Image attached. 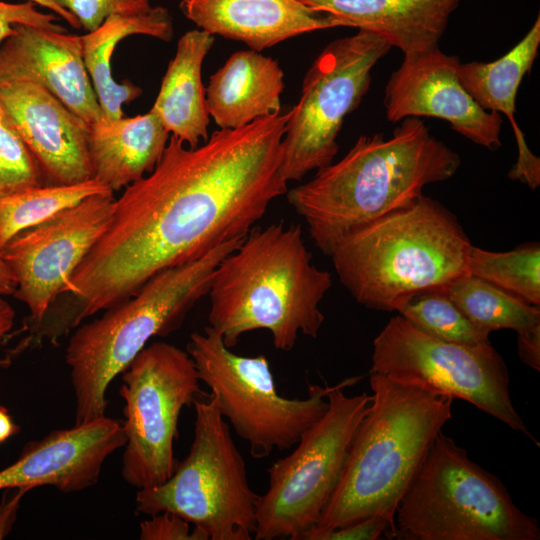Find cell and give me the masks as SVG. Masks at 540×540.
Segmentation results:
<instances>
[{"mask_svg": "<svg viewBox=\"0 0 540 540\" xmlns=\"http://www.w3.org/2000/svg\"><path fill=\"white\" fill-rule=\"evenodd\" d=\"M288 118L220 128L195 148L171 136L154 170L115 199L106 231L36 322L40 338L58 344L158 273L243 239L288 191L281 173Z\"/></svg>", "mask_w": 540, "mask_h": 540, "instance_id": "cell-1", "label": "cell"}, {"mask_svg": "<svg viewBox=\"0 0 540 540\" xmlns=\"http://www.w3.org/2000/svg\"><path fill=\"white\" fill-rule=\"evenodd\" d=\"M400 122L389 138L382 133L360 136L342 159L286 192L324 255L330 256L349 234L408 206L423 195L426 185L445 181L459 169V155L420 118Z\"/></svg>", "mask_w": 540, "mask_h": 540, "instance_id": "cell-2", "label": "cell"}, {"mask_svg": "<svg viewBox=\"0 0 540 540\" xmlns=\"http://www.w3.org/2000/svg\"><path fill=\"white\" fill-rule=\"evenodd\" d=\"M331 285V274L313 264L300 225L254 226L214 269L209 326L230 349L243 334L264 329L276 349L290 351L299 334L317 338Z\"/></svg>", "mask_w": 540, "mask_h": 540, "instance_id": "cell-3", "label": "cell"}, {"mask_svg": "<svg viewBox=\"0 0 540 540\" xmlns=\"http://www.w3.org/2000/svg\"><path fill=\"white\" fill-rule=\"evenodd\" d=\"M370 387L372 401L338 486L318 524L309 530H333L379 516L395 531L399 502L452 417L450 397L377 373H370Z\"/></svg>", "mask_w": 540, "mask_h": 540, "instance_id": "cell-4", "label": "cell"}, {"mask_svg": "<svg viewBox=\"0 0 540 540\" xmlns=\"http://www.w3.org/2000/svg\"><path fill=\"white\" fill-rule=\"evenodd\" d=\"M471 247L457 217L423 194L343 238L329 257L357 303L398 311L467 274Z\"/></svg>", "mask_w": 540, "mask_h": 540, "instance_id": "cell-5", "label": "cell"}, {"mask_svg": "<svg viewBox=\"0 0 540 540\" xmlns=\"http://www.w3.org/2000/svg\"><path fill=\"white\" fill-rule=\"evenodd\" d=\"M242 241L222 243L202 257L164 270L126 301L72 332L65 362L75 396V425L105 416L106 392L156 336H168L207 295L214 269Z\"/></svg>", "mask_w": 540, "mask_h": 540, "instance_id": "cell-6", "label": "cell"}, {"mask_svg": "<svg viewBox=\"0 0 540 540\" xmlns=\"http://www.w3.org/2000/svg\"><path fill=\"white\" fill-rule=\"evenodd\" d=\"M391 539L539 540L537 520L520 510L498 477L442 432L402 497Z\"/></svg>", "mask_w": 540, "mask_h": 540, "instance_id": "cell-7", "label": "cell"}, {"mask_svg": "<svg viewBox=\"0 0 540 540\" xmlns=\"http://www.w3.org/2000/svg\"><path fill=\"white\" fill-rule=\"evenodd\" d=\"M194 438L187 457L163 484L137 490L136 510L175 513L211 540H250L259 495L215 398H196Z\"/></svg>", "mask_w": 540, "mask_h": 540, "instance_id": "cell-8", "label": "cell"}, {"mask_svg": "<svg viewBox=\"0 0 540 540\" xmlns=\"http://www.w3.org/2000/svg\"><path fill=\"white\" fill-rule=\"evenodd\" d=\"M360 380L330 386L328 409L301 436L296 448L267 469L268 488L256 507L255 540H300L315 527L331 500L356 430L372 396H348L343 389Z\"/></svg>", "mask_w": 540, "mask_h": 540, "instance_id": "cell-9", "label": "cell"}, {"mask_svg": "<svg viewBox=\"0 0 540 540\" xmlns=\"http://www.w3.org/2000/svg\"><path fill=\"white\" fill-rule=\"evenodd\" d=\"M198 377L215 398L221 415L261 459L289 449L328 409L329 385L308 386L304 399L281 396L265 355L231 351L211 326L193 333L186 345Z\"/></svg>", "mask_w": 540, "mask_h": 540, "instance_id": "cell-10", "label": "cell"}, {"mask_svg": "<svg viewBox=\"0 0 540 540\" xmlns=\"http://www.w3.org/2000/svg\"><path fill=\"white\" fill-rule=\"evenodd\" d=\"M371 362L370 373L467 401L540 446L512 403L507 366L490 341H444L397 315L375 337Z\"/></svg>", "mask_w": 540, "mask_h": 540, "instance_id": "cell-11", "label": "cell"}, {"mask_svg": "<svg viewBox=\"0 0 540 540\" xmlns=\"http://www.w3.org/2000/svg\"><path fill=\"white\" fill-rule=\"evenodd\" d=\"M121 375L126 433L121 474L137 490L156 487L178 466V420L201 395V381L187 351L163 341L145 346Z\"/></svg>", "mask_w": 540, "mask_h": 540, "instance_id": "cell-12", "label": "cell"}, {"mask_svg": "<svg viewBox=\"0 0 540 540\" xmlns=\"http://www.w3.org/2000/svg\"><path fill=\"white\" fill-rule=\"evenodd\" d=\"M391 48L378 35L358 30L329 43L313 61L282 140L281 173L287 182L333 162L345 117L358 107L373 67Z\"/></svg>", "mask_w": 540, "mask_h": 540, "instance_id": "cell-13", "label": "cell"}, {"mask_svg": "<svg viewBox=\"0 0 540 540\" xmlns=\"http://www.w3.org/2000/svg\"><path fill=\"white\" fill-rule=\"evenodd\" d=\"M114 192L91 195L44 222L21 231L0 252L16 281L13 296L41 319L76 268L106 231Z\"/></svg>", "mask_w": 540, "mask_h": 540, "instance_id": "cell-14", "label": "cell"}, {"mask_svg": "<svg viewBox=\"0 0 540 540\" xmlns=\"http://www.w3.org/2000/svg\"><path fill=\"white\" fill-rule=\"evenodd\" d=\"M459 58L439 46L404 54L384 90L387 119L435 117L455 132L489 150L501 146V114L482 109L461 84Z\"/></svg>", "mask_w": 540, "mask_h": 540, "instance_id": "cell-15", "label": "cell"}, {"mask_svg": "<svg viewBox=\"0 0 540 540\" xmlns=\"http://www.w3.org/2000/svg\"><path fill=\"white\" fill-rule=\"evenodd\" d=\"M0 108L39 170L42 185H69L93 178L89 125L40 84H0Z\"/></svg>", "mask_w": 540, "mask_h": 540, "instance_id": "cell-16", "label": "cell"}, {"mask_svg": "<svg viewBox=\"0 0 540 540\" xmlns=\"http://www.w3.org/2000/svg\"><path fill=\"white\" fill-rule=\"evenodd\" d=\"M123 422L106 415L50 432L29 442L13 464L0 471V490L50 485L64 493L94 486L106 459L124 447Z\"/></svg>", "mask_w": 540, "mask_h": 540, "instance_id": "cell-17", "label": "cell"}, {"mask_svg": "<svg viewBox=\"0 0 540 540\" xmlns=\"http://www.w3.org/2000/svg\"><path fill=\"white\" fill-rule=\"evenodd\" d=\"M34 81L89 126L104 117L83 59L82 37L15 25L0 45V84Z\"/></svg>", "mask_w": 540, "mask_h": 540, "instance_id": "cell-18", "label": "cell"}, {"mask_svg": "<svg viewBox=\"0 0 540 540\" xmlns=\"http://www.w3.org/2000/svg\"><path fill=\"white\" fill-rule=\"evenodd\" d=\"M179 8L198 29L258 52L307 32L345 27L299 0H182Z\"/></svg>", "mask_w": 540, "mask_h": 540, "instance_id": "cell-19", "label": "cell"}, {"mask_svg": "<svg viewBox=\"0 0 540 540\" xmlns=\"http://www.w3.org/2000/svg\"><path fill=\"white\" fill-rule=\"evenodd\" d=\"M345 27L378 35L403 54L437 47L461 0H299Z\"/></svg>", "mask_w": 540, "mask_h": 540, "instance_id": "cell-20", "label": "cell"}, {"mask_svg": "<svg viewBox=\"0 0 540 540\" xmlns=\"http://www.w3.org/2000/svg\"><path fill=\"white\" fill-rule=\"evenodd\" d=\"M540 46V17L525 36L505 55L492 62L461 63L458 75L461 84L484 110L504 114L513 129L518 157L508 173L531 189L540 185V159L526 144L524 134L515 119L516 95L524 76L530 72Z\"/></svg>", "mask_w": 540, "mask_h": 540, "instance_id": "cell-21", "label": "cell"}, {"mask_svg": "<svg viewBox=\"0 0 540 540\" xmlns=\"http://www.w3.org/2000/svg\"><path fill=\"white\" fill-rule=\"evenodd\" d=\"M283 78L275 59L252 49L237 51L210 77L208 114L221 129H236L280 113Z\"/></svg>", "mask_w": 540, "mask_h": 540, "instance_id": "cell-22", "label": "cell"}, {"mask_svg": "<svg viewBox=\"0 0 540 540\" xmlns=\"http://www.w3.org/2000/svg\"><path fill=\"white\" fill-rule=\"evenodd\" d=\"M169 132L151 110L134 117H102L89 126L93 178L118 191L154 170Z\"/></svg>", "mask_w": 540, "mask_h": 540, "instance_id": "cell-23", "label": "cell"}, {"mask_svg": "<svg viewBox=\"0 0 540 540\" xmlns=\"http://www.w3.org/2000/svg\"><path fill=\"white\" fill-rule=\"evenodd\" d=\"M213 43L214 36L198 28L179 38L151 108L165 129L190 148L208 138L210 116L201 71Z\"/></svg>", "mask_w": 540, "mask_h": 540, "instance_id": "cell-24", "label": "cell"}, {"mask_svg": "<svg viewBox=\"0 0 540 540\" xmlns=\"http://www.w3.org/2000/svg\"><path fill=\"white\" fill-rule=\"evenodd\" d=\"M132 35H146L170 41L173 20L162 6L136 15H111L98 28L82 35L83 59L104 117L124 116L122 106L137 99L142 89L130 81L118 83L111 72L113 51L120 41Z\"/></svg>", "mask_w": 540, "mask_h": 540, "instance_id": "cell-25", "label": "cell"}, {"mask_svg": "<svg viewBox=\"0 0 540 540\" xmlns=\"http://www.w3.org/2000/svg\"><path fill=\"white\" fill-rule=\"evenodd\" d=\"M444 292L472 322L490 332L511 329L518 333L540 324L539 306L468 273Z\"/></svg>", "mask_w": 540, "mask_h": 540, "instance_id": "cell-26", "label": "cell"}, {"mask_svg": "<svg viewBox=\"0 0 540 540\" xmlns=\"http://www.w3.org/2000/svg\"><path fill=\"white\" fill-rule=\"evenodd\" d=\"M106 191L111 190L91 178L69 185L34 186L0 196V252L21 231L91 195Z\"/></svg>", "mask_w": 540, "mask_h": 540, "instance_id": "cell-27", "label": "cell"}, {"mask_svg": "<svg viewBox=\"0 0 540 540\" xmlns=\"http://www.w3.org/2000/svg\"><path fill=\"white\" fill-rule=\"evenodd\" d=\"M467 272L531 305H540L538 242L525 243L506 252H493L472 245Z\"/></svg>", "mask_w": 540, "mask_h": 540, "instance_id": "cell-28", "label": "cell"}, {"mask_svg": "<svg viewBox=\"0 0 540 540\" xmlns=\"http://www.w3.org/2000/svg\"><path fill=\"white\" fill-rule=\"evenodd\" d=\"M397 312L415 328L437 339L464 345L489 342L491 332L472 322L444 291L420 294Z\"/></svg>", "mask_w": 540, "mask_h": 540, "instance_id": "cell-29", "label": "cell"}, {"mask_svg": "<svg viewBox=\"0 0 540 540\" xmlns=\"http://www.w3.org/2000/svg\"><path fill=\"white\" fill-rule=\"evenodd\" d=\"M40 185L33 157L0 108V196Z\"/></svg>", "mask_w": 540, "mask_h": 540, "instance_id": "cell-30", "label": "cell"}, {"mask_svg": "<svg viewBox=\"0 0 540 540\" xmlns=\"http://www.w3.org/2000/svg\"><path fill=\"white\" fill-rule=\"evenodd\" d=\"M70 12L87 32L98 28L111 15H136L150 11L149 0H54Z\"/></svg>", "mask_w": 540, "mask_h": 540, "instance_id": "cell-31", "label": "cell"}, {"mask_svg": "<svg viewBox=\"0 0 540 540\" xmlns=\"http://www.w3.org/2000/svg\"><path fill=\"white\" fill-rule=\"evenodd\" d=\"M31 1L8 3L0 0V45L14 33L15 25H30L39 28L67 31L55 21L51 13H42Z\"/></svg>", "mask_w": 540, "mask_h": 540, "instance_id": "cell-32", "label": "cell"}, {"mask_svg": "<svg viewBox=\"0 0 540 540\" xmlns=\"http://www.w3.org/2000/svg\"><path fill=\"white\" fill-rule=\"evenodd\" d=\"M140 523L141 540H208L197 528L190 527L187 520L172 512L150 515Z\"/></svg>", "mask_w": 540, "mask_h": 540, "instance_id": "cell-33", "label": "cell"}, {"mask_svg": "<svg viewBox=\"0 0 540 540\" xmlns=\"http://www.w3.org/2000/svg\"><path fill=\"white\" fill-rule=\"evenodd\" d=\"M394 532L391 523L379 516L368 517L340 528L325 531L308 530L300 540H375Z\"/></svg>", "mask_w": 540, "mask_h": 540, "instance_id": "cell-34", "label": "cell"}, {"mask_svg": "<svg viewBox=\"0 0 540 540\" xmlns=\"http://www.w3.org/2000/svg\"><path fill=\"white\" fill-rule=\"evenodd\" d=\"M32 489L27 486L5 489L0 503V539L5 538L12 530L20 502L23 496Z\"/></svg>", "mask_w": 540, "mask_h": 540, "instance_id": "cell-35", "label": "cell"}, {"mask_svg": "<svg viewBox=\"0 0 540 540\" xmlns=\"http://www.w3.org/2000/svg\"><path fill=\"white\" fill-rule=\"evenodd\" d=\"M520 360L527 366L540 370V324L517 333Z\"/></svg>", "mask_w": 540, "mask_h": 540, "instance_id": "cell-36", "label": "cell"}, {"mask_svg": "<svg viewBox=\"0 0 540 540\" xmlns=\"http://www.w3.org/2000/svg\"><path fill=\"white\" fill-rule=\"evenodd\" d=\"M15 311L0 295V346L14 326Z\"/></svg>", "mask_w": 540, "mask_h": 540, "instance_id": "cell-37", "label": "cell"}, {"mask_svg": "<svg viewBox=\"0 0 540 540\" xmlns=\"http://www.w3.org/2000/svg\"><path fill=\"white\" fill-rule=\"evenodd\" d=\"M16 281L10 268L0 255V295H13Z\"/></svg>", "mask_w": 540, "mask_h": 540, "instance_id": "cell-38", "label": "cell"}, {"mask_svg": "<svg viewBox=\"0 0 540 540\" xmlns=\"http://www.w3.org/2000/svg\"><path fill=\"white\" fill-rule=\"evenodd\" d=\"M36 5H40L52 11L53 13L64 19L73 28L79 29L81 27L79 21L68 11L57 5L54 0H28Z\"/></svg>", "mask_w": 540, "mask_h": 540, "instance_id": "cell-39", "label": "cell"}, {"mask_svg": "<svg viewBox=\"0 0 540 540\" xmlns=\"http://www.w3.org/2000/svg\"><path fill=\"white\" fill-rule=\"evenodd\" d=\"M19 431V427L13 422L7 409L0 406V444Z\"/></svg>", "mask_w": 540, "mask_h": 540, "instance_id": "cell-40", "label": "cell"}]
</instances>
